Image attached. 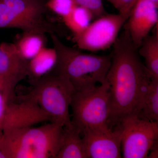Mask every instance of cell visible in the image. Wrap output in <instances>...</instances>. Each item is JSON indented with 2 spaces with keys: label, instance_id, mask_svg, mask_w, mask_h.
<instances>
[{
  "label": "cell",
  "instance_id": "6da1fadb",
  "mask_svg": "<svg viewBox=\"0 0 158 158\" xmlns=\"http://www.w3.org/2000/svg\"><path fill=\"white\" fill-rule=\"evenodd\" d=\"M113 44L112 60L106 81L109 85L110 116L108 125L113 128L123 118L138 116L152 79L141 62L127 28Z\"/></svg>",
  "mask_w": 158,
  "mask_h": 158
},
{
  "label": "cell",
  "instance_id": "7a4b0ae2",
  "mask_svg": "<svg viewBox=\"0 0 158 158\" xmlns=\"http://www.w3.org/2000/svg\"><path fill=\"white\" fill-rule=\"evenodd\" d=\"M63 127L52 122L39 127L3 130L0 143L7 158H56Z\"/></svg>",
  "mask_w": 158,
  "mask_h": 158
},
{
  "label": "cell",
  "instance_id": "3957f363",
  "mask_svg": "<svg viewBox=\"0 0 158 158\" xmlns=\"http://www.w3.org/2000/svg\"><path fill=\"white\" fill-rule=\"evenodd\" d=\"M50 36L57 52V73L67 78L73 89L90 88L96 83H104L111 65L112 54L85 53L65 45L56 34Z\"/></svg>",
  "mask_w": 158,
  "mask_h": 158
},
{
  "label": "cell",
  "instance_id": "277c9868",
  "mask_svg": "<svg viewBox=\"0 0 158 158\" xmlns=\"http://www.w3.org/2000/svg\"><path fill=\"white\" fill-rule=\"evenodd\" d=\"M33 88L24 97L36 102L52 118V122L63 127L72 126L69 113L73 87L62 74H46L32 80Z\"/></svg>",
  "mask_w": 158,
  "mask_h": 158
},
{
  "label": "cell",
  "instance_id": "5b68a950",
  "mask_svg": "<svg viewBox=\"0 0 158 158\" xmlns=\"http://www.w3.org/2000/svg\"><path fill=\"white\" fill-rule=\"evenodd\" d=\"M72 124L81 135L86 130L109 127L110 116L109 85L106 81L99 86L74 89L71 96Z\"/></svg>",
  "mask_w": 158,
  "mask_h": 158
},
{
  "label": "cell",
  "instance_id": "8992f818",
  "mask_svg": "<svg viewBox=\"0 0 158 158\" xmlns=\"http://www.w3.org/2000/svg\"><path fill=\"white\" fill-rule=\"evenodd\" d=\"M47 0H0V28L56 34L59 28L46 18Z\"/></svg>",
  "mask_w": 158,
  "mask_h": 158
},
{
  "label": "cell",
  "instance_id": "52a82bcc",
  "mask_svg": "<svg viewBox=\"0 0 158 158\" xmlns=\"http://www.w3.org/2000/svg\"><path fill=\"white\" fill-rule=\"evenodd\" d=\"M114 127L120 131L124 158H148L150 150L158 140V122L131 115L123 118Z\"/></svg>",
  "mask_w": 158,
  "mask_h": 158
},
{
  "label": "cell",
  "instance_id": "ba28073f",
  "mask_svg": "<svg viewBox=\"0 0 158 158\" xmlns=\"http://www.w3.org/2000/svg\"><path fill=\"white\" fill-rule=\"evenodd\" d=\"M130 14H108L100 16L81 34L74 36L79 48L94 52L104 50L113 46Z\"/></svg>",
  "mask_w": 158,
  "mask_h": 158
},
{
  "label": "cell",
  "instance_id": "9c48e42d",
  "mask_svg": "<svg viewBox=\"0 0 158 158\" xmlns=\"http://www.w3.org/2000/svg\"><path fill=\"white\" fill-rule=\"evenodd\" d=\"M28 62L19 54L13 43L0 45V91L7 103L14 99L19 83L28 76Z\"/></svg>",
  "mask_w": 158,
  "mask_h": 158
},
{
  "label": "cell",
  "instance_id": "30bf717a",
  "mask_svg": "<svg viewBox=\"0 0 158 158\" xmlns=\"http://www.w3.org/2000/svg\"><path fill=\"white\" fill-rule=\"evenodd\" d=\"M81 135L88 158L122 157L121 135L118 128L86 130Z\"/></svg>",
  "mask_w": 158,
  "mask_h": 158
},
{
  "label": "cell",
  "instance_id": "8fae6325",
  "mask_svg": "<svg viewBox=\"0 0 158 158\" xmlns=\"http://www.w3.org/2000/svg\"><path fill=\"white\" fill-rule=\"evenodd\" d=\"M158 6L147 0H137L124 25L137 48L158 24Z\"/></svg>",
  "mask_w": 158,
  "mask_h": 158
},
{
  "label": "cell",
  "instance_id": "7c38bea8",
  "mask_svg": "<svg viewBox=\"0 0 158 158\" xmlns=\"http://www.w3.org/2000/svg\"><path fill=\"white\" fill-rule=\"evenodd\" d=\"M23 102L16 104L11 102L6 106L3 131L9 129L31 127L52 118L31 99L23 97ZM2 131V132H3Z\"/></svg>",
  "mask_w": 158,
  "mask_h": 158
},
{
  "label": "cell",
  "instance_id": "4fadbf2b",
  "mask_svg": "<svg viewBox=\"0 0 158 158\" xmlns=\"http://www.w3.org/2000/svg\"><path fill=\"white\" fill-rule=\"evenodd\" d=\"M56 158H88L81 133L73 125L63 127L62 141Z\"/></svg>",
  "mask_w": 158,
  "mask_h": 158
},
{
  "label": "cell",
  "instance_id": "5bb4252c",
  "mask_svg": "<svg viewBox=\"0 0 158 158\" xmlns=\"http://www.w3.org/2000/svg\"><path fill=\"white\" fill-rule=\"evenodd\" d=\"M57 60L55 48L45 47L28 62V76L31 77L32 80L45 75L54 68Z\"/></svg>",
  "mask_w": 158,
  "mask_h": 158
},
{
  "label": "cell",
  "instance_id": "9a60e30c",
  "mask_svg": "<svg viewBox=\"0 0 158 158\" xmlns=\"http://www.w3.org/2000/svg\"><path fill=\"white\" fill-rule=\"evenodd\" d=\"M153 33L144 38L138 52L144 59L145 66L151 76L158 79V28L155 26Z\"/></svg>",
  "mask_w": 158,
  "mask_h": 158
},
{
  "label": "cell",
  "instance_id": "2e32d148",
  "mask_svg": "<svg viewBox=\"0 0 158 158\" xmlns=\"http://www.w3.org/2000/svg\"><path fill=\"white\" fill-rule=\"evenodd\" d=\"M45 34L36 32H23L13 43L19 54L27 61L31 60L45 47Z\"/></svg>",
  "mask_w": 158,
  "mask_h": 158
},
{
  "label": "cell",
  "instance_id": "e0dca14e",
  "mask_svg": "<svg viewBox=\"0 0 158 158\" xmlns=\"http://www.w3.org/2000/svg\"><path fill=\"white\" fill-rule=\"evenodd\" d=\"M137 116L144 120L158 122V79L152 78L150 82Z\"/></svg>",
  "mask_w": 158,
  "mask_h": 158
},
{
  "label": "cell",
  "instance_id": "ac0fdd59",
  "mask_svg": "<svg viewBox=\"0 0 158 158\" xmlns=\"http://www.w3.org/2000/svg\"><path fill=\"white\" fill-rule=\"evenodd\" d=\"M93 19V15L89 9L78 5L68 15L62 18L65 26L72 32L73 36L83 32Z\"/></svg>",
  "mask_w": 158,
  "mask_h": 158
},
{
  "label": "cell",
  "instance_id": "d6986e66",
  "mask_svg": "<svg viewBox=\"0 0 158 158\" xmlns=\"http://www.w3.org/2000/svg\"><path fill=\"white\" fill-rule=\"evenodd\" d=\"M77 6L74 0H47L46 3L48 10L62 18L69 14Z\"/></svg>",
  "mask_w": 158,
  "mask_h": 158
},
{
  "label": "cell",
  "instance_id": "ffe728a7",
  "mask_svg": "<svg viewBox=\"0 0 158 158\" xmlns=\"http://www.w3.org/2000/svg\"><path fill=\"white\" fill-rule=\"evenodd\" d=\"M77 5L83 6L89 9L94 19L97 18L107 13L105 10L102 0H74Z\"/></svg>",
  "mask_w": 158,
  "mask_h": 158
},
{
  "label": "cell",
  "instance_id": "44dd1931",
  "mask_svg": "<svg viewBox=\"0 0 158 158\" xmlns=\"http://www.w3.org/2000/svg\"><path fill=\"white\" fill-rule=\"evenodd\" d=\"M111 3L122 14H130L137 0H105Z\"/></svg>",
  "mask_w": 158,
  "mask_h": 158
},
{
  "label": "cell",
  "instance_id": "7402d4cb",
  "mask_svg": "<svg viewBox=\"0 0 158 158\" xmlns=\"http://www.w3.org/2000/svg\"><path fill=\"white\" fill-rule=\"evenodd\" d=\"M7 104L2 93L0 91V136L2 134L3 122Z\"/></svg>",
  "mask_w": 158,
  "mask_h": 158
},
{
  "label": "cell",
  "instance_id": "603a6c76",
  "mask_svg": "<svg viewBox=\"0 0 158 158\" xmlns=\"http://www.w3.org/2000/svg\"><path fill=\"white\" fill-rule=\"evenodd\" d=\"M155 142L152 147L150 150L148 158H158V141Z\"/></svg>",
  "mask_w": 158,
  "mask_h": 158
},
{
  "label": "cell",
  "instance_id": "cb8c5ba5",
  "mask_svg": "<svg viewBox=\"0 0 158 158\" xmlns=\"http://www.w3.org/2000/svg\"><path fill=\"white\" fill-rule=\"evenodd\" d=\"M0 158H7V155L4 152L1 143H0Z\"/></svg>",
  "mask_w": 158,
  "mask_h": 158
},
{
  "label": "cell",
  "instance_id": "d4e9b609",
  "mask_svg": "<svg viewBox=\"0 0 158 158\" xmlns=\"http://www.w3.org/2000/svg\"><path fill=\"white\" fill-rule=\"evenodd\" d=\"M147 1H149V2H152L156 4V5L158 6V0H147Z\"/></svg>",
  "mask_w": 158,
  "mask_h": 158
}]
</instances>
